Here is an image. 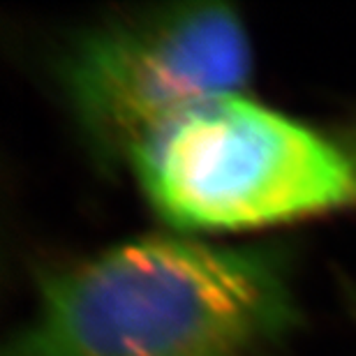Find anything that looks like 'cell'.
<instances>
[{"instance_id":"obj_1","label":"cell","mask_w":356,"mask_h":356,"mask_svg":"<svg viewBox=\"0 0 356 356\" xmlns=\"http://www.w3.org/2000/svg\"><path fill=\"white\" fill-rule=\"evenodd\" d=\"M289 319L273 257L151 236L44 280L3 356H232Z\"/></svg>"},{"instance_id":"obj_3","label":"cell","mask_w":356,"mask_h":356,"mask_svg":"<svg viewBox=\"0 0 356 356\" xmlns=\"http://www.w3.org/2000/svg\"><path fill=\"white\" fill-rule=\"evenodd\" d=\"M250 44L222 3H176L111 19L74 42L63 83L92 146L132 158L141 141L178 113L241 92Z\"/></svg>"},{"instance_id":"obj_2","label":"cell","mask_w":356,"mask_h":356,"mask_svg":"<svg viewBox=\"0 0 356 356\" xmlns=\"http://www.w3.org/2000/svg\"><path fill=\"white\" fill-rule=\"evenodd\" d=\"M130 165L176 229L243 232L356 204V155L243 97H213L158 127Z\"/></svg>"}]
</instances>
